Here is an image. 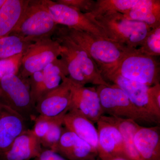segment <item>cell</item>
<instances>
[{
    "instance_id": "obj_1",
    "label": "cell",
    "mask_w": 160,
    "mask_h": 160,
    "mask_svg": "<svg viewBox=\"0 0 160 160\" xmlns=\"http://www.w3.org/2000/svg\"><path fill=\"white\" fill-rule=\"evenodd\" d=\"M60 26L71 39L91 57L99 68L102 74L114 68L122 58L133 49L110 39L65 26Z\"/></svg>"
},
{
    "instance_id": "obj_2",
    "label": "cell",
    "mask_w": 160,
    "mask_h": 160,
    "mask_svg": "<svg viewBox=\"0 0 160 160\" xmlns=\"http://www.w3.org/2000/svg\"><path fill=\"white\" fill-rule=\"evenodd\" d=\"M93 18L108 38L132 49L138 48L151 29L119 12Z\"/></svg>"
},
{
    "instance_id": "obj_3",
    "label": "cell",
    "mask_w": 160,
    "mask_h": 160,
    "mask_svg": "<svg viewBox=\"0 0 160 160\" xmlns=\"http://www.w3.org/2000/svg\"><path fill=\"white\" fill-rule=\"evenodd\" d=\"M58 25L53 21L42 0H29L26 10L11 33L34 42L52 38Z\"/></svg>"
},
{
    "instance_id": "obj_4",
    "label": "cell",
    "mask_w": 160,
    "mask_h": 160,
    "mask_svg": "<svg viewBox=\"0 0 160 160\" xmlns=\"http://www.w3.org/2000/svg\"><path fill=\"white\" fill-rule=\"evenodd\" d=\"M110 71L149 87L160 84L159 62L155 57L142 53L137 49L126 53L117 66L108 72Z\"/></svg>"
},
{
    "instance_id": "obj_5",
    "label": "cell",
    "mask_w": 160,
    "mask_h": 160,
    "mask_svg": "<svg viewBox=\"0 0 160 160\" xmlns=\"http://www.w3.org/2000/svg\"><path fill=\"white\" fill-rule=\"evenodd\" d=\"M96 90L104 114L113 117L132 120L138 123H160L141 111L126 93L114 84L110 86H98Z\"/></svg>"
},
{
    "instance_id": "obj_6",
    "label": "cell",
    "mask_w": 160,
    "mask_h": 160,
    "mask_svg": "<svg viewBox=\"0 0 160 160\" xmlns=\"http://www.w3.org/2000/svg\"><path fill=\"white\" fill-rule=\"evenodd\" d=\"M0 103L17 112L26 121L36 112L29 84L18 75H11L0 80Z\"/></svg>"
},
{
    "instance_id": "obj_7",
    "label": "cell",
    "mask_w": 160,
    "mask_h": 160,
    "mask_svg": "<svg viewBox=\"0 0 160 160\" xmlns=\"http://www.w3.org/2000/svg\"><path fill=\"white\" fill-rule=\"evenodd\" d=\"M62 48L52 38H45L33 42L23 53L18 75L26 79L34 72L42 71L52 62L58 58Z\"/></svg>"
},
{
    "instance_id": "obj_8",
    "label": "cell",
    "mask_w": 160,
    "mask_h": 160,
    "mask_svg": "<svg viewBox=\"0 0 160 160\" xmlns=\"http://www.w3.org/2000/svg\"><path fill=\"white\" fill-rule=\"evenodd\" d=\"M42 2L58 25L108 38L89 13H83L55 1L42 0Z\"/></svg>"
},
{
    "instance_id": "obj_9",
    "label": "cell",
    "mask_w": 160,
    "mask_h": 160,
    "mask_svg": "<svg viewBox=\"0 0 160 160\" xmlns=\"http://www.w3.org/2000/svg\"><path fill=\"white\" fill-rule=\"evenodd\" d=\"M102 75L106 81H109L113 83L122 89L132 103L141 111L160 122V119L158 118L149 102V86L128 79L113 72H108L103 73Z\"/></svg>"
},
{
    "instance_id": "obj_10",
    "label": "cell",
    "mask_w": 160,
    "mask_h": 160,
    "mask_svg": "<svg viewBox=\"0 0 160 160\" xmlns=\"http://www.w3.org/2000/svg\"><path fill=\"white\" fill-rule=\"evenodd\" d=\"M70 86L72 93L70 109H77L92 122L97 123L105 114L96 88L80 86L70 79Z\"/></svg>"
},
{
    "instance_id": "obj_11",
    "label": "cell",
    "mask_w": 160,
    "mask_h": 160,
    "mask_svg": "<svg viewBox=\"0 0 160 160\" xmlns=\"http://www.w3.org/2000/svg\"><path fill=\"white\" fill-rule=\"evenodd\" d=\"M71 98L70 79L67 77L58 87L42 97L36 105V111L40 115L56 117L69 110Z\"/></svg>"
},
{
    "instance_id": "obj_12",
    "label": "cell",
    "mask_w": 160,
    "mask_h": 160,
    "mask_svg": "<svg viewBox=\"0 0 160 160\" xmlns=\"http://www.w3.org/2000/svg\"><path fill=\"white\" fill-rule=\"evenodd\" d=\"M53 151L67 160H87L98 157L96 149L66 127H63L59 141Z\"/></svg>"
},
{
    "instance_id": "obj_13",
    "label": "cell",
    "mask_w": 160,
    "mask_h": 160,
    "mask_svg": "<svg viewBox=\"0 0 160 160\" xmlns=\"http://www.w3.org/2000/svg\"><path fill=\"white\" fill-rule=\"evenodd\" d=\"M26 120L17 112L0 103V155L6 151L26 128Z\"/></svg>"
},
{
    "instance_id": "obj_14",
    "label": "cell",
    "mask_w": 160,
    "mask_h": 160,
    "mask_svg": "<svg viewBox=\"0 0 160 160\" xmlns=\"http://www.w3.org/2000/svg\"><path fill=\"white\" fill-rule=\"evenodd\" d=\"M97 123L98 156H112L128 158L122 138L118 128L102 118Z\"/></svg>"
},
{
    "instance_id": "obj_15",
    "label": "cell",
    "mask_w": 160,
    "mask_h": 160,
    "mask_svg": "<svg viewBox=\"0 0 160 160\" xmlns=\"http://www.w3.org/2000/svg\"><path fill=\"white\" fill-rule=\"evenodd\" d=\"M42 149L40 140L30 129L16 138L9 149L0 155V160H30L39 156Z\"/></svg>"
},
{
    "instance_id": "obj_16",
    "label": "cell",
    "mask_w": 160,
    "mask_h": 160,
    "mask_svg": "<svg viewBox=\"0 0 160 160\" xmlns=\"http://www.w3.org/2000/svg\"><path fill=\"white\" fill-rule=\"evenodd\" d=\"M63 125L98 151V137L94 123L77 109H69L63 118Z\"/></svg>"
},
{
    "instance_id": "obj_17",
    "label": "cell",
    "mask_w": 160,
    "mask_h": 160,
    "mask_svg": "<svg viewBox=\"0 0 160 160\" xmlns=\"http://www.w3.org/2000/svg\"><path fill=\"white\" fill-rule=\"evenodd\" d=\"M135 147L142 160H160L159 126H141L134 138Z\"/></svg>"
},
{
    "instance_id": "obj_18",
    "label": "cell",
    "mask_w": 160,
    "mask_h": 160,
    "mask_svg": "<svg viewBox=\"0 0 160 160\" xmlns=\"http://www.w3.org/2000/svg\"><path fill=\"white\" fill-rule=\"evenodd\" d=\"M56 31L66 39L69 46L78 58L83 74L88 84L91 83L98 86L101 85L110 86L111 85L105 80L96 63L82 47L71 39L62 30L59 25Z\"/></svg>"
},
{
    "instance_id": "obj_19",
    "label": "cell",
    "mask_w": 160,
    "mask_h": 160,
    "mask_svg": "<svg viewBox=\"0 0 160 160\" xmlns=\"http://www.w3.org/2000/svg\"><path fill=\"white\" fill-rule=\"evenodd\" d=\"M29 2V0H6L0 8V38L11 34Z\"/></svg>"
},
{
    "instance_id": "obj_20",
    "label": "cell",
    "mask_w": 160,
    "mask_h": 160,
    "mask_svg": "<svg viewBox=\"0 0 160 160\" xmlns=\"http://www.w3.org/2000/svg\"><path fill=\"white\" fill-rule=\"evenodd\" d=\"M101 118L111 123L118 129L122 138L128 158L132 160H142L134 144L135 135L142 126L132 120L105 115Z\"/></svg>"
},
{
    "instance_id": "obj_21",
    "label": "cell",
    "mask_w": 160,
    "mask_h": 160,
    "mask_svg": "<svg viewBox=\"0 0 160 160\" xmlns=\"http://www.w3.org/2000/svg\"><path fill=\"white\" fill-rule=\"evenodd\" d=\"M125 16L146 23L151 29L160 26V0H139Z\"/></svg>"
},
{
    "instance_id": "obj_22",
    "label": "cell",
    "mask_w": 160,
    "mask_h": 160,
    "mask_svg": "<svg viewBox=\"0 0 160 160\" xmlns=\"http://www.w3.org/2000/svg\"><path fill=\"white\" fill-rule=\"evenodd\" d=\"M42 72L45 86L44 95L58 87L68 76L66 65L59 58L46 66Z\"/></svg>"
},
{
    "instance_id": "obj_23",
    "label": "cell",
    "mask_w": 160,
    "mask_h": 160,
    "mask_svg": "<svg viewBox=\"0 0 160 160\" xmlns=\"http://www.w3.org/2000/svg\"><path fill=\"white\" fill-rule=\"evenodd\" d=\"M139 0H97L93 11L89 13L92 18L119 13L126 14Z\"/></svg>"
},
{
    "instance_id": "obj_24",
    "label": "cell",
    "mask_w": 160,
    "mask_h": 160,
    "mask_svg": "<svg viewBox=\"0 0 160 160\" xmlns=\"http://www.w3.org/2000/svg\"><path fill=\"white\" fill-rule=\"evenodd\" d=\"M32 42L17 35L0 38V60L23 53Z\"/></svg>"
},
{
    "instance_id": "obj_25",
    "label": "cell",
    "mask_w": 160,
    "mask_h": 160,
    "mask_svg": "<svg viewBox=\"0 0 160 160\" xmlns=\"http://www.w3.org/2000/svg\"><path fill=\"white\" fill-rule=\"evenodd\" d=\"M68 111L66 110L55 118L46 135L40 140L41 145L44 149L52 151L55 149L62 132L63 118Z\"/></svg>"
},
{
    "instance_id": "obj_26",
    "label": "cell",
    "mask_w": 160,
    "mask_h": 160,
    "mask_svg": "<svg viewBox=\"0 0 160 160\" xmlns=\"http://www.w3.org/2000/svg\"><path fill=\"white\" fill-rule=\"evenodd\" d=\"M140 52L156 57L160 55V26L151 29L141 46L137 48Z\"/></svg>"
},
{
    "instance_id": "obj_27",
    "label": "cell",
    "mask_w": 160,
    "mask_h": 160,
    "mask_svg": "<svg viewBox=\"0 0 160 160\" xmlns=\"http://www.w3.org/2000/svg\"><path fill=\"white\" fill-rule=\"evenodd\" d=\"M23 53L0 60V80L11 75L18 74Z\"/></svg>"
},
{
    "instance_id": "obj_28",
    "label": "cell",
    "mask_w": 160,
    "mask_h": 160,
    "mask_svg": "<svg viewBox=\"0 0 160 160\" xmlns=\"http://www.w3.org/2000/svg\"><path fill=\"white\" fill-rule=\"evenodd\" d=\"M30 89V95L35 105L45 93L44 78L42 71L37 72L27 79Z\"/></svg>"
},
{
    "instance_id": "obj_29",
    "label": "cell",
    "mask_w": 160,
    "mask_h": 160,
    "mask_svg": "<svg viewBox=\"0 0 160 160\" xmlns=\"http://www.w3.org/2000/svg\"><path fill=\"white\" fill-rule=\"evenodd\" d=\"M56 117H48L39 115L35 119L34 126L31 129L34 136L40 141L42 139L49 130Z\"/></svg>"
},
{
    "instance_id": "obj_30",
    "label": "cell",
    "mask_w": 160,
    "mask_h": 160,
    "mask_svg": "<svg viewBox=\"0 0 160 160\" xmlns=\"http://www.w3.org/2000/svg\"><path fill=\"white\" fill-rule=\"evenodd\" d=\"M55 2L70 6L84 13H91L96 4V1L93 0H57Z\"/></svg>"
},
{
    "instance_id": "obj_31",
    "label": "cell",
    "mask_w": 160,
    "mask_h": 160,
    "mask_svg": "<svg viewBox=\"0 0 160 160\" xmlns=\"http://www.w3.org/2000/svg\"><path fill=\"white\" fill-rule=\"evenodd\" d=\"M149 102L160 119V84H158L149 87L148 90Z\"/></svg>"
},
{
    "instance_id": "obj_32",
    "label": "cell",
    "mask_w": 160,
    "mask_h": 160,
    "mask_svg": "<svg viewBox=\"0 0 160 160\" xmlns=\"http://www.w3.org/2000/svg\"><path fill=\"white\" fill-rule=\"evenodd\" d=\"M36 160H67L51 149H42Z\"/></svg>"
},
{
    "instance_id": "obj_33",
    "label": "cell",
    "mask_w": 160,
    "mask_h": 160,
    "mask_svg": "<svg viewBox=\"0 0 160 160\" xmlns=\"http://www.w3.org/2000/svg\"><path fill=\"white\" fill-rule=\"evenodd\" d=\"M101 160H132L126 158L118 156H103L98 157Z\"/></svg>"
},
{
    "instance_id": "obj_34",
    "label": "cell",
    "mask_w": 160,
    "mask_h": 160,
    "mask_svg": "<svg viewBox=\"0 0 160 160\" xmlns=\"http://www.w3.org/2000/svg\"><path fill=\"white\" fill-rule=\"evenodd\" d=\"M6 0H0V8L3 6V4L5 3Z\"/></svg>"
},
{
    "instance_id": "obj_35",
    "label": "cell",
    "mask_w": 160,
    "mask_h": 160,
    "mask_svg": "<svg viewBox=\"0 0 160 160\" xmlns=\"http://www.w3.org/2000/svg\"><path fill=\"white\" fill-rule=\"evenodd\" d=\"M87 160H101L98 157V156L97 157H96L94 158H92L90 159H88Z\"/></svg>"
},
{
    "instance_id": "obj_36",
    "label": "cell",
    "mask_w": 160,
    "mask_h": 160,
    "mask_svg": "<svg viewBox=\"0 0 160 160\" xmlns=\"http://www.w3.org/2000/svg\"><path fill=\"white\" fill-rule=\"evenodd\" d=\"M34 160H35V159Z\"/></svg>"
}]
</instances>
